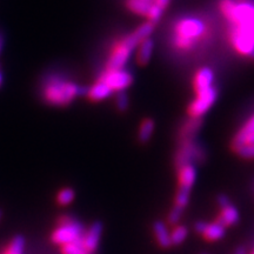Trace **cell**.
<instances>
[{
  "label": "cell",
  "mask_w": 254,
  "mask_h": 254,
  "mask_svg": "<svg viewBox=\"0 0 254 254\" xmlns=\"http://www.w3.org/2000/svg\"><path fill=\"white\" fill-rule=\"evenodd\" d=\"M250 142H252V144H254V136H253L252 139H251V141H250Z\"/></svg>",
  "instance_id": "d6a6232c"
},
{
  "label": "cell",
  "mask_w": 254,
  "mask_h": 254,
  "mask_svg": "<svg viewBox=\"0 0 254 254\" xmlns=\"http://www.w3.org/2000/svg\"><path fill=\"white\" fill-rule=\"evenodd\" d=\"M101 234H103V224L100 221H95L84 232L81 237L82 245L86 247L88 252L93 254L98 250L100 244Z\"/></svg>",
  "instance_id": "9c48e42d"
},
{
  "label": "cell",
  "mask_w": 254,
  "mask_h": 254,
  "mask_svg": "<svg viewBox=\"0 0 254 254\" xmlns=\"http://www.w3.org/2000/svg\"><path fill=\"white\" fill-rule=\"evenodd\" d=\"M241 158L244 159H254V144L246 142V144L239 145L233 148Z\"/></svg>",
  "instance_id": "cb8c5ba5"
},
{
  "label": "cell",
  "mask_w": 254,
  "mask_h": 254,
  "mask_svg": "<svg viewBox=\"0 0 254 254\" xmlns=\"http://www.w3.org/2000/svg\"><path fill=\"white\" fill-rule=\"evenodd\" d=\"M75 198V192L73 190L71 187H65V189L60 190L58 192V195H57V201H58L59 205L62 206H67L71 204V202Z\"/></svg>",
  "instance_id": "603a6c76"
},
{
  "label": "cell",
  "mask_w": 254,
  "mask_h": 254,
  "mask_svg": "<svg viewBox=\"0 0 254 254\" xmlns=\"http://www.w3.org/2000/svg\"><path fill=\"white\" fill-rule=\"evenodd\" d=\"M190 190H178L177 196H176V205L180 208H185L187 204L190 201Z\"/></svg>",
  "instance_id": "d4e9b609"
},
{
  "label": "cell",
  "mask_w": 254,
  "mask_h": 254,
  "mask_svg": "<svg viewBox=\"0 0 254 254\" xmlns=\"http://www.w3.org/2000/svg\"><path fill=\"white\" fill-rule=\"evenodd\" d=\"M252 254H254V251H253V253H252Z\"/></svg>",
  "instance_id": "d590c367"
},
{
  "label": "cell",
  "mask_w": 254,
  "mask_h": 254,
  "mask_svg": "<svg viewBox=\"0 0 254 254\" xmlns=\"http://www.w3.org/2000/svg\"><path fill=\"white\" fill-rule=\"evenodd\" d=\"M100 81L106 84L113 93L124 92L128 88L133 82V75L125 68L120 69H106L105 68L98 77Z\"/></svg>",
  "instance_id": "5b68a950"
},
{
  "label": "cell",
  "mask_w": 254,
  "mask_h": 254,
  "mask_svg": "<svg viewBox=\"0 0 254 254\" xmlns=\"http://www.w3.org/2000/svg\"><path fill=\"white\" fill-rule=\"evenodd\" d=\"M153 49L154 43L151 39V37L146 38L138 44V46L135 47V60L138 65L145 66L146 64H148L151 60L152 53H153Z\"/></svg>",
  "instance_id": "4fadbf2b"
},
{
  "label": "cell",
  "mask_w": 254,
  "mask_h": 254,
  "mask_svg": "<svg viewBox=\"0 0 254 254\" xmlns=\"http://www.w3.org/2000/svg\"><path fill=\"white\" fill-rule=\"evenodd\" d=\"M218 11L226 21V37L238 56L254 60V0H219Z\"/></svg>",
  "instance_id": "6da1fadb"
},
{
  "label": "cell",
  "mask_w": 254,
  "mask_h": 254,
  "mask_svg": "<svg viewBox=\"0 0 254 254\" xmlns=\"http://www.w3.org/2000/svg\"><path fill=\"white\" fill-rule=\"evenodd\" d=\"M151 5L152 2L145 1V0H125V6L129 12L145 18L150 11Z\"/></svg>",
  "instance_id": "ac0fdd59"
},
{
  "label": "cell",
  "mask_w": 254,
  "mask_h": 254,
  "mask_svg": "<svg viewBox=\"0 0 254 254\" xmlns=\"http://www.w3.org/2000/svg\"><path fill=\"white\" fill-rule=\"evenodd\" d=\"M145 1H148V2H153V0H145Z\"/></svg>",
  "instance_id": "836d02e7"
},
{
  "label": "cell",
  "mask_w": 254,
  "mask_h": 254,
  "mask_svg": "<svg viewBox=\"0 0 254 254\" xmlns=\"http://www.w3.org/2000/svg\"><path fill=\"white\" fill-rule=\"evenodd\" d=\"M85 228L80 222L68 215H63L58 220V227L51 234V240L55 245L64 246L80 240Z\"/></svg>",
  "instance_id": "277c9868"
},
{
  "label": "cell",
  "mask_w": 254,
  "mask_h": 254,
  "mask_svg": "<svg viewBox=\"0 0 254 254\" xmlns=\"http://www.w3.org/2000/svg\"><path fill=\"white\" fill-rule=\"evenodd\" d=\"M153 233L159 246L164 247V249H168V247L172 246V243H171V232L168 231L167 225L164 221L158 220L154 222Z\"/></svg>",
  "instance_id": "9a60e30c"
},
{
  "label": "cell",
  "mask_w": 254,
  "mask_h": 254,
  "mask_svg": "<svg viewBox=\"0 0 254 254\" xmlns=\"http://www.w3.org/2000/svg\"><path fill=\"white\" fill-rule=\"evenodd\" d=\"M217 201H218V205H219V207H225V206H227V205H230L231 204V201H230V199H228V196L227 195H225V194H220L218 196V199H217Z\"/></svg>",
  "instance_id": "83f0119b"
},
{
  "label": "cell",
  "mask_w": 254,
  "mask_h": 254,
  "mask_svg": "<svg viewBox=\"0 0 254 254\" xmlns=\"http://www.w3.org/2000/svg\"><path fill=\"white\" fill-rule=\"evenodd\" d=\"M214 82V73L209 67H201L195 72L192 80V87L194 93H200L211 88Z\"/></svg>",
  "instance_id": "30bf717a"
},
{
  "label": "cell",
  "mask_w": 254,
  "mask_h": 254,
  "mask_svg": "<svg viewBox=\"0 0 254 254\" xmlns=\"http://www.w3.org/2000/svg\"><path fill=\"white\" fill-rule=\"evenodd\" d=\"M171 0H153V4L161 9V11H165L167 8L168 4H170Z\"/></svg>",
  "instance_id": "f1b7e54d"
},
{
  "label": "cell",
  "mask_w": 254,
  "mask_h": 254,
  "mask_svg": "<svg viewBox=\"0 0 254 254\" xmlns=\"http://www.w3.org/2000/svg\"><path fill=\"white\" fill-rule=\"evenodd\" d=\"M225 226H222L219 221L214 222H205V221H198L195 222L194 230L198 233L201 234L205 239L209 241H217L220 240L221 238L225 236Z\"/></svg>",
  "instance_id": "ba28073f"
},
{
  "label": "cell",
  "mask_w": 254,
  "mask_h": 254,
  "mask_svg": "<svg viewBox=\"0 0 254 254\" xmlns=\"http://www.w3.org/2000/svg\"><path fill=\"white\" fill-rule=\"evenodd\" d=\"M187 236H189V230L186 226L176 225V227L171 232V243H172V245H180L186 240Z\"/></svg>",
  "instance_id": "44dd1931"
},
{
  "label": "cell",
  "mask_w": 254,
  "mask_h": 254,
  "mask_svg": "<svg viewBox=\"0 0 254 254\" xmlns=\"http://www.w3.org/2000/svg\"><path fill=\"white\" fill-rule=\"evenodd\" d=\"M113 92L110 90V87L106 84H104L103 81H100L99 79L94 81L93 85H91L90 88L86 91V95L88 100H91L92 103H99L112 95Z\"/></svg>",
  "instance_id": "7c38bea8"
},
{
  "label": "cell",
  "mask_w": 254,
  "mask_h": 254,
  "mask_svg": "<svg viewBox=\"0 0 254 254\" xmlns=\"http://www.w3.org/2000/svg\"><path fill=\"white\" fill-rule=\"evenodd\" d=\"M205 157L206 154L204 150L196 142L193 141V139H186V140H182L176 155V163L178 166L189 163L193 164L192 161L202 160Z\"/></svg>",
  "instance_id": "52a82bcc"
},
{
  "label": "cell",
  "mask_w": 254,
  "mask_h": 254,
  "mask_svg": "<svg viewBox=\"0 0 254 254\" xmlns=\"http://www.w3.org/2000/svg\"><path fill=\"white\" fill-rule=\"evenodd\" d=\"M1 215H2V213H1V211H0V220H1Z\"/></svg>",
  "instance_id": "e575fe53"
},
{
  "label": "cell",
  "mask_w": 254,
  "mask_h": 254,
  "mask_svg": "<svg viewBox=\"0 0 254 254\" xmlns=\"http://www.w3.org/2000/svg\"><path fill=\"white\" fill-rule=\"evenodd\" d=\"M183 208L178 207V206H174V207L171 209L170 214H168V222H170L171 225H178V222H179L180 218H182L183 215Z\"/></svg>",
  "instance_id": "4316f807"
},
{
  "label": "cell",
  "mask_w": 254,
  "mask_h": 254,
  "mask_svg": "<svg viewBox=\"0 0 254 254\" xmlns=\"http://www.w3.org/2000/svg\"><path fill=\"white\" fill-rule=\"evenodd\" d=\"M234 254H247V252L244 247H238V249L236 250V252H234Z\"/></svg>",
  "instance_id": "f546056e"
},
{
  "label": "cell",
  "mask_w": 254,
  "mask_h": 254,
  "mask_svg": "<svg viewBox=\"0 0 254 254\" xmlns=\"http://www.w3.org/2000/svg\"><path fill=\"white\" fill-rule=\"evenodd\" d=\"M218 98V90L212 86L208 90L196 93L194 99L190 101L187 107V113L190 118H202L209 109L213 106Z\"/></svg>",
  "instance_id": "8992f818"
},
{
  "label": "cell",
  "mask_w": 254,
  "mask_h": 254,
  "mask_svg": "<svg viewBox=\"0 0 254 254\" xmlns=\"http://www.w3.org/2000/svg\"><path fill=\"white\" fill-rule=\"evenodd\" d=\"M2 44H4V39H2V36L0 34V53H1V50H2Z\"/></svg>",
  "instance_id": "4dcf8cb0"
},
{
  "label": "cell",
  "mask_w": 254,
  "mask_h": 254,
  "mask_svg": "<svg viewBox=\"0 0 254 254\" xmlns=\"http://www.w3.org/2000/svg\"><path fill=\"white\" fill-rule=\"evenodd\" d=\"M63 254H92L86 250V247L82 245L81 239L74 241V243L67 244V245L62 246Z\"/></svg>",
  "instance_id": "7402d4cb"
},
{
  "label": "cell",
  "mask_w": 254,
  "mask_h": 254,
  "mask_svg": "<svg viewBox=\"0 0 254 254\" xmlns=\"http://www.w3.org/2000/svg\"><path fill=\"white\" fill-rule=\"evenodd\" d=\"M25 239L23 236H15L11 241L2 249L0 254H24Z\"/></svg>",
  "instance_id": "ffe728a7"
},
{
  "label": "cell",
  "mask_w": 254,
  "mask_h": 254,
  "mask_svg": "<svg viewBox=\"0 0 254 254\" xmlns=\"http://www.w3.org/2000/svg\"><path fill=\"white\" fill-rule=\"evenodd\" d=\"M202 119L201 118H190L186 120L180 127L179 136L182 140H186V139H193L196 132L199 131L200 127H201Z\"/></svg>",
  "instance_id": "2e32d148"
},
{
  "label": "cell",
  "mask_w": 254,
  "mask_h": 254,
  "mask_svg": "<svg viewBox=\"0 0 254 254\" xmlns=\"http://www.w3.org/2000/svg\"><path fill=\"white\" fill-rule=\"evenodd\" d=\"M253 136H254V114H252V116L246 120V123L240 127V129L238 131L236 136L233 138L232 146H233L234 148L239 145L250 142Z\"/></svg>",
  "instance_id": "5bb4252c"
},
{
  "label": "cell",
  "mask_w": 254,
  "mask_h": 254,
  "mask_svg": "<svg viewBox=\"0 0 254 254\" xmlns=\"http://www.w3.org/2000/svg\"><path fill=\"white\" fill-rule=\"evenodd\" d=\"M116 106L120 112H125V111L128 109V97H127L125 91L124 92H118L116 93Z\"/></svg>",
  "instance_id": "484cf974"
},
{
  "label": "cell",
  "mask_w": 254,
  "mask_h": 254,
  "mask_svg": "<svg viewBox=\"0 0 254 254\" xmlns=\"http://www.w3.org/2000/svg\"><path fill=\"white\" fill-rule=\"evenodd\" d=\"M154 128H155V124L153 119L146 118L142 120L138 129V140L142 142V144L147 142L151 139V136L153 135Z\"/></svg>",
  "instance_id": "d6986e66"
},
{
  "label": "cell",
  "mask_w": 254,
  "mask_h": 254,
  "mask_svg": "<svg viewBox=\"0 0 254 254\" xmlns=\"http://www.w3.org/2000/svg\"><path fill=\"white\" fill-rule=\"evenodd\" d=\"M222 225V226H232V225L237 224L239 221V211H238L236 206L230 205L225 206V207H221L220 214H219L218 220Z\"/></svg>",
  "instance_id": "e0dca14e"
},
{
  "label": "cell",
  "mask_w": 254,
  "mask_h": 254,
  "mask_svg": "<svg viewBox=\"0 0 254 254\" xmlns=\"http://www.w3.org/2000/svg\"><path fill=\"white\" fill-rule=\"evenodd\" d=\"M1 81H2V78H1V73H0V86H1Z\"/></svg>",
  "instance_id": "1f68e13d"
},
{
  "label": "cell",
  "mask_w": 254,
  "mask_h": 254,
  "mask_svg": "<svg viewBox=\"0 0 254 254\" xmlns=\"http://www.w3.org/2000/svg\"><path fill=\"white\" fill-rule=\"evenodd\" d=\"M78 94H80L78 85L59 74L49 75L41 86V97L51 106H68L74 101Z\"/></svg>",
  "instance_id": "3957f363"
},
{
  "label": "cell",
  "mask_w": 254,
  "mask_h": 254,
  "mask_svg": "<svg viewBox=\"0 0 254 254\" xmlns=\"http://www.w3.org/2000/svg\"><path fill=\"white\" fill-rule=\"evenodd\" d=\"M211 38L212 25L204 15H182L171 25L170 46L180 56L196 53L207 46Z\"/></svg>",
  "instance_id": "7a4b0ae2"
},
{
  "label": "cell",
  "mask_w": 254,
  "mask_h": 254,
  "mask_svg": "<svg viewBox=\"0 0 254 254\" xmlns=\"http://www.w3.org/2000/svg\"><path fill=\"white\" fill-rule=\"evenodd\" d=\"M178 180H179V190H192L196 180V168L194 164H184L178 166Z\"/></svg>",
  "instance_id": "8fae6325"
}]
</instances>
